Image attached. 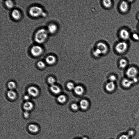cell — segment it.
Instances as JSON below:
<instances>
[{
	"label": "cell",
	"instance_id": "cell-17",
	"mask_svg": "<svg viewBox=\"0 0 139 139\" xmlns=\"http://www.w3.org/2000/svg\"><path fill=\"white\" fill-rule=\"evenodd\" d=\"M23 106L25 110L28 111L33 109V105L31 102L27 101L24 103Z\"/></svg>",
	"mask_w": 139,
	"mask_h": 139
},
{
	"label": "cell",
	"instance_id": "cell-21",
	"mask_svg": "<svg viewBox=\"0 0 139 139\" xmlns=\"http://www.w3.org/2000/svg\"><path fill=\"white\" fill-rule=\"evenodd\" d=\"M7 95L9 98L12 100L15 99L17 97L16 93L12 90L8 91Z\"/></svg>",
	"mask_w": 139,
	"mask_h": 139
},
{
	"label": "cell",
	"instance_id": "cell-27",
	"mask_svg": "<svg viewBox=\"0 0 139 139\" xmlns=\"http://www.w3.org/2000/svg\"><path fill=\"white\" fill-rule=\"evenodd\" d=\"M38 66L40 68L43 69L45 66V63L42 61H39L37 63Z\"/></svg>",
	"mask_w": 139,
	"mask_h": 139
},
{
	"label": "cell",
	"instance_id": "cell-24",
	"mask_svg": "<svg viewBox=\"0 0 139 139\" xmlns=\"http://www.w3.org/2000/svg\"><path fill=\"white\" fill-rule=\"evenodd\" d=\"M103 3L105 7L109 8L112 5V2L110 0H106L103 1Z\"/></svg>",
	"mask_w": 139,
	"mask_h": 139
},
{
	"label": "cell",
	"instance_id": "cell-11",
	"mask_svg": "<svg viewBox=\"0 0 139 139\" xmlns=\"http://www.w3.org/2000/svg\"><path fill=\"white\" fill-rule=\"evenodd\" d=\"M57 27L56 25L54 24H51L48 26V31L51 34L55 33L57 30Z\"/></svg>",
	"mask_w": 139,
	"mask_h": 139
},
{
	"label": "cell",
	"instance_id": "cell-40",
	"mask_svg": "<svg viewBox=\"0 0 139 139\" xmlns=\"http://www.w3.org/2000/svg\"></svg>",
	"mask_w": 139,
	"mask_h": 139
},
{
	"label": "cell",
	"instance_id": "cell-13",
	"mask_svg": "<svg viewBox=\"0 0 139 139\" xmlns=\"http://www.w3.org/2000/svg\"><path fill=\"white\" fill-rule=\"evenodd\" d=\"M46 63L50 65L53 64L56 61L55 57L53 55H50L47 56L45 59Z\"/></svg>",
	"mask_w": 139,
	"mask_h": 139
},
{
	"label": "cell",
	"instance_id": "cell-25",
	"mask_svg": "<svg viewBox=\"0 0 139 139\" xmlns=\"http://www.w3.org/2000/svg\"><path fill=\"white\" fill-rule=\"evenodd\" d=\"M8 87L10 90L14 89L16 87V84L14 82L10 81L9 82L8 84Z\"/></svg>",
	"mask_w": 139,
	"mask_h": 139
},
{
	"label": "cell",
	"instance_id": "cell-4",
	"mask_svg": "<svg viewBox=\"0 0 139 139\" xmlns=\"http://www.w3.org/2000/svg\"><path fill=\"white\" fill-rule=\"evenodd\" d=\"M139 73L138 68L133 66L127 68L126 72L127 77L131 79L138 77Z\"/></svg>",
	"mask_w": 139,
	"mask_h": 139
},
{
	"label": "cell",
	"instance_id": "cell-12",
	"mask_svg": "<svg viewBox=\"0 0 139 139\" xmlns=\"http://www.w3.org/2000/svg\"><path fill=\"white\" fill-rule=\"evenodd\" d=\"M116 88V85L114 82H110L107 84L106 86V89L109 92H112Z\"/></svg>",
	"mask_w": 139,
	"mask_h": 139
},
{
	"label": "cell",
	"instance_id": "cell-37",
	"mask_svg": "<svg viewBox=\"0 0 139 139\" xmlns=\"http://www.w3.org/2000/svg\"><path fill=\"white\" fill-rule=\"evenodd\" d=\"M41 16L43 17H46L47 16V13H46L44 12L42 13Z\"/></svg>",
	"mask_w": 139,
	"mask_h": 139
},
{
	"label": "cell",
	"instance_id": "cell-6",
	"mask_svg": "<svg viewBox=\"0 0 139 139\" xmlns=\"http://www.w3.org/2000/svg\"><path fill=\"white\" fill-rule=\"evenodd\" d=\"M127 47L128 45L126 42H122L118 43L116 45L115 49L118 53H122L126 50Z\"/></svg>",
	"mask_w": 139,
	"mask_h": 139
},
{
	"label": "cell",
	"instance_id": "cell-26",
	"mask_svg": "<svg viewBox=\"0 0 139 139\" xmlns=\"http://www.w3.org/2000/svg\"><path fill=\"white\" fill-rule=\"evenodd\" d=\"M48 81L49 83L52 85H54L55 82V80L53 77L50 76L48 78Z\"/></svg>",
	"mask_w": 139,
	"mask_h": 139
},
{
	"label": "cell",
	"instance_id": "cell-20",
	"mask_svg": "<svg viewBox=\"0 0 139 139\" xmlns=\"http://www.w3.org/2000/svg\"><path fill=\"white\" fill-rule=\"evenodd\" d=\"M128 65V62L126 59H122L120 60L119 62L120 67L122 69H126Z\"/></svg>",
	"mask_w": 139,
	"mask_h": 139
},
{
	"label": "cell",
	"instance_id": "cell-34",
	"mask_svg": "<svg viewBox=\"0 0 139 139\" xmlns=\"http://www.w3.org/2000/svg\"><path fill=\"white\" fill-rule=\"evenodd\" d=\"M134 134V131L133 130L129 131L127 134V135L130 137L133 136Z\"/></svg>",
	"mask_w": 139,
	"mask_h": 139
},
{
	"label": "cell",
	"instance_id": "cell-19",
	"mask_svg": "<svg viewBox=\"0 0 139 139\" xmlns=\"http://www.w3.org/2000/svg\"><path fill=\"white\" fill-rule=\"evenodd\" d=\"M29 130L31 133H36L38 131L39 128L37 125L35 124H31L29 126Z\"/></svg>",
	"mask_w": 139,
	"mask_h": 139
},
{
	"label": "cell",
	"instance_id": "cell-32",
	"mask_svg": "<svg viewBox=\"0 0 139 139\" xmlns=\"http://www.w3.org/2000/svg\"><path fill=\"white\" fill-rule=\"evenodd\" d=\"M131 79L132 81L133 85L137 84L138 82L139 79L138 77H134V78Z\"/></svg>",
	"mask_w": 139,
	"mask_h": 139
},
{
	"label": "cell",
	"instance_id": "cell-8",
	"mask_svg": "<svg viewBox=\"0 0 139 139\" xmlns=\"http://www.w3.org/2000/svg\"><path fill=\"white\" fill-rule=\"evenodd\" d=\"M28 92L30 95L33 97L37 96L39 92L38 89L34 86L29 87L28 89Z\"/></svg>",
	"mask_w": 139,
	"mask_h": 139
},
{
	"label": "cell",
	"instance_id": "cell-35",
	"mask_svg": "<svg viewBox=\"0 0 139 139\" xmlns=\"http://www.w3.org/2000/svg\"><path fill=\"white\" fill-rule=\"evenodd\" d=\"M24 117L25 118H28L29 117V114L28 111H26L24 113Z\"/></svg>",
	"mask_w": 139,
	"mask_h": 139
},
{
	"label": "cell",
	"instance_id": "cell-31",
	"mask_svg": "<svg viewBox=\"0 0 139 139\" xmlns=\"http://www.w3.org/2000/svg\"><path fill=\"white\" fill-rule=\"evenodd\" d=\"M130 137L127 134H123L120 136L119 139H129Z\"/></svg>",
	"mask_w": 139,
	"mask_h": 139
},
{
	"label": "cell",
	"instance_id": "cell-22",
	"mask_svg": "<svg viewBox=\"0 0 139 139\" xmlns=\"http://www.w3.org/2000/svg\"><path fill=\"white\" fill-rule=\"evenodd\" d=\"M66 100V97L65 95H59L57 98L58 101L61 103H65Z\"/></svg>",
	"mask_w": 139,
	"mask_h": 139
},
{
	"label": "cell",
	"instance_id": "cell-28",
	"mask_svg": "<svg viewBox=\"0 0 139 139\" xmlns=\"http://www.w3.org/2000/svg\"><path fill=\"white\" fill-rule=\"evenodd\" d=\"M67 86V88L69 90L74 89L75 87L74 83L71 82L68 83Z\"/></svg>",
	"mask_w": 139,
	"mask_h": 139
},
{
	"label": "cell",
	"instance_id": "cell-14",
	"mask_svg": "<svg viewBox=\"0 0 139 139\" xmlns=\"http://www.w3.org/2000/svg\"><path fill=\"white\" fill-rule=\"evenodd\" d=\"M74 91L76 94L78 95H82L84 92V90L82 86L78 85L75 87L74 89Z\"/></svg>",
	"mask_w": 139,
	"mask_h": 139
},
{
	"label": "cell",
	"instance_id": "cell-18",
	"mask_svg": "<svg viewBox=\"0 0 139 139\" xmlns=\"http://www.w3.org/2000/svg\"><path fill=\"white\" fill-rule=\"evenodd\" d=\"M80 107L83 110L87 109L89 106V102L87 100L83 99L81 100L80 103Z\"/></svg>",
	"mask_w": 139,
	"mask_h": 139
},
{
	"label": "cell",
	"instance_id": "cell-10",
	"mask_svg": "<svg viewBox=\"0 0 139 139\" xmlns=\"http://www.w3.org/2000/svg\"><path fill=\"white\" fill-rule=\"evenodd\" d=\"M120 36L123 40H127L129 38L130 34L126 30L123 29L120 31Z\"/></svg>",
	"mask_w": 139,
	"mask_h": 139
},
{
	"label": "cell",
	"instance_id": "cell-3",
	"mask_svg": "<svg viewBox=\"0 0 139 139\" xmlns=\"http://www.w3.org/2000/svg\"><path fill=\"white\" fill-rule=\"evenodd\" d=\"M44 11L42 8L37 6L32 7L29 10V13L31 16L34 18H37L41 16Z\"/></svg>",
	"mask_w": 139,
	"mask_h": 139
},
{
	"label": "cell",
	"instance_id": "cell-23",
	"mask_svg": "<svg viewBox=\"0 0 139 139\" xmlns=\"http://www.w3.org/2000/svg\"><path fill=\"white\" fill-rule=\"evenodd\" d=\"M5 3L7 8L9 9H12L14 6V3L12 1L10 0L6 1Z\"/></svg>",
	"mask_w": 139,
	"mask_h": 139
},
{
	"label": "cell",
	"instance_id": "cell-33",
	"mask_svg": "<svg viewBox=\"0 0 139 139\" xmlns=\"http://www.w3.org/2000/svg\"><path fill=\"white\" fill-rule=\"evenodd\" d=\"M133 37L134 40H139V36L137 34L134 33L133 35Z\"/></svg>",
	"mask_w": 139,
	"mask_h": 139
},
{
	"label": "cell",
	"instance_id": "cell-16",
	"mask_svg": "<svg viewBox=\"0 0 139 139\" xmlns=\"http://www.w3.org/2000/svg\"><path fill=\"white\" fill-rule=\"evenodd\" d=\"M50 89L52 92L54 94H57L60 93L61 91V89L57 85H51L50 87Z\"/></svg>",
	"mask_w": 139,
	"mask_h": 139
},
{
	"label": "cell",
	"instance_id": "cell-7",
	"mask_svg": "<svg viewBox=\"0 0 139 139\" xmlns=\"http://www.w3.org/2000/svg\"><path fill=\"white\" fill-rule=\"evenodd\" d=\"M122 85L123 87L125 88H129L133 85L131 79L127 77L123 79L121 82Z\"/></svg>",
	"mask_w": 139,
	"mask_h": 139
},
{
	"label": "cell",
	"instance_id": "cell-2",
	"mask_svg": "<svg viewBox=\"0 0 139 139\" xmlns=\"http://www.w3.org/2000/svg\"><path fill=\"white\" fill-rule=\"evenodd\" d=\"M97 48L93 52V54L96 57H98L100 55L106 54L108 51L107 45L103 42H99L97 44Z\"/></svg>",
	"mask_w": 139,
	"mask_h": 139
},
{
	"label": "cell",
	"instance_id": "cell-29",
	"mask_svg": "<svg viewBox=\"0 0 139 139\" xmlns=\"http://www.w3.org/2000/svg\"><path fill=\"white\" fill-rule=\"evenodd\" d=\"M109 80L110 81V82H114L117 80V78L114 75H111L110 77H109Z\"/></svg>",
	"mask_w": 139,
	"mask_h": 139
},
{
	"label": "cell",
	"instance_id": "cell-5",
	"mask_svg": "<svg viewBox=\"0 0 139 139\" xmlns=\"http://www.w3.org/2000/svg\"><path fill=\"white\" fill-rule=\"evenodd\" d=\"M44 51L43 48L38 45L33 46L31 49V53L33 56L36 57L41 55Z\"/></svg>",
	"mask_w": 139,
	"mask_h": 139
},
{
	"label": "cell",
	"instance_id": "cell-9",
	"mask_svg": "<svg viewBox=\"0 0 139 139\" xmlns=\"http://www.w3.org/2000/svg\"><path fill=\"white\" fill-rule=\"evenodd\" d=\"M11 15L13 19L16 20H19L21 17V12L17 9H14L12 10Z\"/></svg>",
	"mask_w": 139,
	"mask_h": 139
},
{
	"label": "cell",
	"instance_id": "cell-15",
	"mask_svg": "<svg viewBox=\"0 0 139 139\" xmlns=\"http://www.w3.org/2000/svg\"><path fill=\"white\" fill-rule=\"evenodd\" d=\"M129 6L128 4L125 1H122L120 5V10L123 13L126 12L128 10Z\"/></svg>",
	"mask_w": 139,
	"mask_h": 139
},
{
	"label": "cell",
	"instance_id": "cell-36",
	"mask_svg": "<svg viewBox=\"0 0 139 139\" xmlns=\"http://www.w3.org/2000/svg\"><path fill=\"white\" fill-rule=\"evenodd\" d=\"M30 99V97L28 95H25L24 97V99L25 101H28Z\"/></svg>",
	"mask_w": 139,
	"mask_h": 139
},
{
	"label": "cell",
	"instance_id": "cell-30",
	"mask_svg": "<svg viewBox=\"0 0 139 139\" xmlns=\"http://www.w3.org/2000/svg\"><path fill=\"white\" fill-rule=\"evenodd\" d=\"M71 106L73 110L74 111L77 110L79 108V106L76 103L73 104L71 105Z\"/></svg>",
	"mask_w": 139,
	"mask_h": 139
},
{
	"label": "cell",
	"instance_id": "cell-41",
	"mask_svg": "<svg viewBox=\"0 0 139 139\" xmlns=\"http://www.w3.org/2000/svg\"></svg>",
	"mask_w": 139,
	"mask_h": 139
},
{
	"label": "cell",
	"instance_id": "cell-39",
	"mask_svg": "<svg viewBox=\"0 0 139 139\" xmlns=\"http://www.w3.org/2000/svg\"><path fill=\"white\" fill-rule=\"evenodd\" d=\"M138 19H139V14L138 16Z\"/></svg>",
	"mask_w": 139,
	"mask_h": 139
},
{
	"label": "cell",
	"instance_id": "cell-38",
	"mask_svg": "<svg viewBox=\"0 0 139 139\" xmlns=\"http://www.w3.org/2000/svg\"><path fill=\"white\" fill-rule=\"evenodd\" d=\"M82 139H88V138L86 137H84L82 138Z\"/></svg>",
	"mask_w": 139,
	"mask_h": 139
},
{
	"label": "cell",
	"instance_id": "cell-1",
	"mask_svg": "<svg viewBox=\"0 0 139 139\" xmlns=\"http://www.w3.org/2000/svg\"><path fill=\"white\" fill-rule=\"evenodd\" d=\"M48 32L44 29H41L36 32L34 39L35 42L39 44H42L47 40L48 36Z\"/></svg>",
	"mask_w": 139,
	"mask_h": 139
}]
</instances>
